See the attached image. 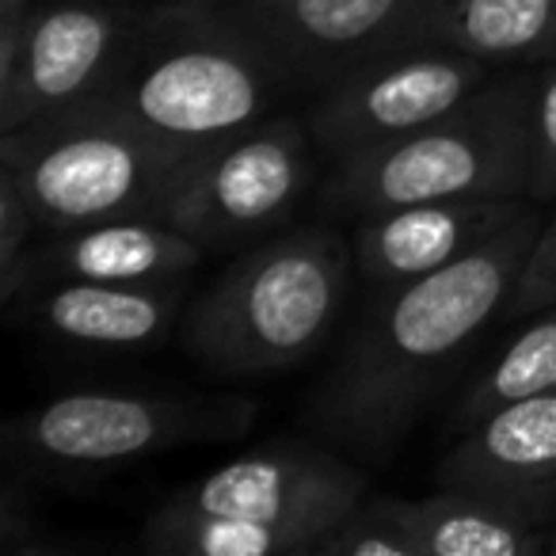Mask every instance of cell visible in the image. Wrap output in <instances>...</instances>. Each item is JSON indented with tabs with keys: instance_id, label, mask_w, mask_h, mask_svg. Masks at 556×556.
<instances>
[{
	"instance_id": "6da1fadb",
	"label": "cell",
	"mask_w": 556,
	"mask_h": 556,
	"mask_svg": "<svg viewBox=\"0 0 556 556\" xmlns=\"http://www.w3.org/2000/svg\"><path fill=\"white\" fill-rule=\"evenodd\" d=\"M538 232L541 217L526 210L450 267L386 287L305 408L309 427L370 462L393 454L450 363L503 313Z\"/></svg>"
},
{
	"instance_id": "7a4b0ae2",
	"label": "cell",
	"mask_w": 556,
	"mask_h": 556,
	"mask_svg": "<svg viewBox=\"0 0 556 556\" xmlns=\"http://www.w3.org/2000/svg\"><path fill=\"white\" fill-rule=\"evenodd\" d=\"M533 85L538 77L484 80L434 123L340 156L325 199L355 214L431 199H522Z\"/></svg>"
},
{
	"instance_id": "3957f363",
	"label": "cell",
	"mask_w": 556,
	"mask_h": 556,
	"mask_svg": "<svg viewBox=\"0 0 556 556\" xmlns=\"http://www.w3.org/2000/svg\"><path fill=\"white\" fill-rule=\"evenodd\" d=\"M343 294V240L328 225L294 229L217 278L187 317V348L222 378L278 374L317 351Z\"/></svg>"
},
{
	"instance_id": "277c9868",
	"label": "cell",
	"mask_w": 556,
	"mask_h": 556,
	"mask_svg": "<svg viewBox=\"0 0 556 556\" xmlns=\"http://www.w3.org/2000/svg\"><path fill=\"white\" fill-rule=\"evenodd\" d=\"M282 70L229 16L184 12L118 62L85 100L123 115L161 141L202 149L255 126L275 100Z\"/></svg>"
},
{
	"instance_id": "5b68a950",
	"label": "cell",
	"mask_w": 556,
	"mask_h": 556,
	"mask_svg": "<svg viewBox=\"0 0 556 556\" xmlns=\"http://www.w3.org/2000/svg\"><path fill=\"white\" fill-rule=\"evenodd\" d=\"M194 156L80 100L4 134L0 172L12 176L39 225L70 232L118 217H161Z\"/></svg>"
},
{
	"instance_id": "8992f818",
	"label": "cell",
	"mask_w": 556,
	"mask_h": 556,
	"mask_svg": "<svg viewBox=\"0 0 556 556\" xmlns=\"http://www.w3.org/2000/svg\"><path fill=\"white\" fill-rule=\"evenodd\" d=\"M255 401H187L138 393H73L12 419L9 442L62 465H108L184 442L237 439Z\"/></svg>"
},
{
	"instance_id": "52a82bcc",
	"label": "cell",
	"mask_w": 556,
	"mask_h": 556,
	"mask_svg": "<svg viewBox=\"0 0 556 556\" xmlns=\"http://www.w3.org/2000/svg\"><path fill=\"white\" fill-rule=\"evenodd\" d=\"M309 130H298L290 118L248 126L194 156L161 222L202 248L237 240L282 222L309 187Z\"/></svg>"
},
{
	"instance_id": "ba28073f",
	"label": "cell",
	"mask_w": 556,
	"mask_h": 556,
	"mask_svg": "<svg viewBox=\"0 0 556 556\" xmlns=\"http://www.w3.org/2000/svg\"><path fill=\"white\" fill-rule=\"evenodd\" d=\"M118 42L123 16L111 4L0 9V130H24L92 96Z\"/></svg>"
},
{
	"instance_id": "9c48e42d",
	"label": "cell",
	"mask_w": 556,
	"mask_h": 556,
	"mask_svg": "<svg viewBox=\"0 0 556 556\" xmlns=\"http://www.w3.org/2000/svg\"><path fill=\"white\" fill-rule=\"evenodd\" d=\"M488 65L492 62L454 50H404L378 58L340 77L332 96L309 115V134L336 153V161L393 141L457 108L488 80Z\"/></svg>"
},
{
	"instance_id": "30bf717a",
	"label": "cell",
	"mask_w": 556,
	"mask_h": 556,
	"mask_svg": "<svg viewBox=\"0 0 556 556\" xmlns=\"http://www.w3.org/2000/svg\"><path fill=\"white\" fill-rule=\"evenodd\" d=\"M427 0H244L225 12L263 54L298 80H340L401 54Z\"/></svg>"
},
{
	"instance_id": "8fae6325",
	"label": "cell",
	"mask_w": 556,
	"mask_h": 556,
	"mask_svg": "<svg viewBox=\"0 0 556 556\" xmlns=\"http://www.w3.org/2000/svg\"><path fill=\"white\" fill-rule=\"evenodd\" d=\"M363 500V472L317 446L255 450L172 495L176 507L255 522H282L302 515L348 518V510H355Z\"/></svg>"
},
{
	"instance_id": "7c38bea8",
	"label": "cell",
	"mask_w": 556,
	"mask_h": 556,
	"mask_svg": "<svg viewBox=\"0 0 556 556\" xmlns=\"http://www.w3.org/2000/svg\"><path fill=\"white\" fill-rule=\"evenodd\" d=\"M526 210L522 199H431L374 210L355 229V260L378 287H401L469 255Z\"/></svg>"
},
{
	"instance_id": "4fadbf2b",
	"label": "cell",
	"mask_w": 556,
	"mask_h": 556,
	"mask_svg": "<svg viewBox=\"0 0 556 556\" xmlns=\"http://www.w3.org/2000/svg\"><path fill=\"white\" fill-rule=\"evenodd\" d=\"M434 480L556 510V393L484 416L442 457Z\"/></svg>"
},
{
	"instance_id": "5bb4252c",
	"label": "cell",
	"mask_w": 556,
	"mask_h": 556,
	"mask_svg": "<svg viewBox=\"0 0 556 556\" xmlns=\"http://www.w3.org/2000/svg\"><path fill=\"white\" fill-rule=\"evenodd\" d=\"M419 556H545L556 510L472 488L396 500Z\"/></svg>"
},
{
	"instance_id": "9a60e30c",
	"label": "cell",
	"mask_w": 556,
	"mask_h": 556,
	"mask_svg": "<svg viewBox=\"0 0 556 556\" xmlns=\"http://www.w3.org/2000/svg\"><path fill=\"white\" fill-rule=\"evenodd\" d=\"M199 255V240L161 217H118L70 229L42 252L39 267L62 282H164L194 267Z\"/></svg>"
},
{
	"instance_id": "2e32d148",
	"label": "cell",
	"mask_w": 556,
	"mask_h": 556,
	"mask_svg": "<svg viewBox=\"0 0 556 556\" xmlns=\"http://www.w3.org/2000/svg\"><path fill=\"white\" fill-rule=\"evenodd\" d=\"M404 50H454L480 62L548 58L556 54V0H427Z\"/></svg>"
},
{
	"instance_id": "e0dca14e",
	"label": "cell",
	"mask_w": 556,
	"mask_h": 556,
	"mask_svg": "<svg viewBox=\"0 0 556 556\" xmlns=\"http://www.w3.org/2000/svg\"><path fill=\"white\" fill-rule=\"evenodd\" d=\"M50 332L88 348H146L168 332L176 294L156 282H80L65 278L39 309Z\"/></svg>"
},
{
	"instance_id": "ac0fdd59",
	"label": "cell",
	"mask_w": 556,
	"mask_h": 556,
	"mask_svg": "<svg viewBox=\"0 0 556 556\" xmlns=\"http://www.w3.org/2000/svg\"><path fill=\"white\" fill-rule=\"evenodd\" d=\"M343 518L302 515L282 522L206 515L164 503L146 526V548L156 556H317V545Z\"/></svg>"
},
{
	"instance_id": "d6986e66",
	"label": "cell",
	"mask_w": 556,
	"mask_h": 556,
	"mask_svg": "<svg viewBox=\"0 0 556 556\" xmlns=\"http://www.w3.org/2000/svg\"><path fill=\"white\" fill-rule=\"evenodd\" d=\"M541 393H556V305H548L545 313H533L530 325L488 366V374L465 396L462 419L480 424L492 412Z\"/></svg>"
},
{
	"instance_id": "ffe728a7",
	"label": "cell",
	"mask_w": 556,
	"mask_h": 556,
	"mask_svg": "<svg viewBox=\"0 0 556 556\" xmlns=\"http://www.w3.org/2000/svg\"><path fill=\"white\" fill-rule=\"evenodd\" d=\"M317 556H419V548L396 510V500H363L336 530L325 533Z\"/></svg>"
},
{
	"instance_id": "44dd1931",
	"label": "cell",
	"mask_w": 556,
	"mask_h": 556,
	"mask_svg": "<svg viewBox=\"0 0 556 556\" xmlns=\"http://www.w3.org/2000/svg\"><path fill=\"white\" fill-rule=\"evenodd\" d=\"M35 225H39V217L31 214L20 187L12 184V176L0 172V302L4 305L16 302L20 287L31 275V255L24 248Z\"/></svg>"
},
{
	"instance_id": "7402d4cb",
	"label": "cell",
	"mask_w": 556,
	"mask_h": 556,
	"mask_svg": "<svg viewBox=\"0 0 556 556\" xmlns=\"http://www.w3.org/2000/svg\"><path fill=\"white\" fill-rule=\"evenodd\" d=\"M526 194L556 199V65L533 85L530 111V184Z\"/></svg>"
},
{
	"instance_id": "603a6c76",
	"label": "cell",
	"mask_w": 556,
	"mask_h": 556,
	"mask_svg": "<svg viewBox=\"0 0 556 556\" xmlns=\"http://www.w3.org/2000/svg\"><path fill=\"white\" fill-rule=\"evenodd\" d=\"M548 305H556V217L541 222V232L533 240L530 255H526L522 270H518V282L503 313L533 317V313H545Z\"/></svg>"
},
{
	"instance_id": "cb8c5ba5",
	"label": "cell",
	"mask_w": 556,
	"mask_h": 556,
	"mask_svg": "<svg viewBox=\"0 0 556 556\" xmlns=\"http://www.w3.org/2000/svg\"><path fill=\"white\" fill-rule=\"evenodd\" d=\"M24 4H31V0H0V9H24Z\"/></svg>"
},
{
	"instance_id": "d4e9b609",
	"label": "cell",
	"mask_w": 556,
	"mask_h": 556,
	"mask_svg": "<svg viewBox=\"0 0 556 556\" xmlns=\"http://www.w3.org/2000/svg\"><path fill=\"white\" fill-rule=\"evenodd\" d=\"M545 556H556V533H548V541H545Z\"/></svg>"
}]
</instances>
